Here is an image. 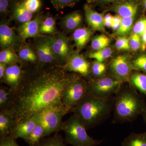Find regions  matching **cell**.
<instances>
[{
    "label": "cell",
    "mask_w": 146,
    "mask_h": 146,
    "mask_svg": "<svg viewBox=\"0 0 146 146\" xmlns=\"http://www.w3.org/2000/svg\"><path fill=\"white\" fill-rule=\"evenodd\" d=\"M60 130L65 133L66 144L73 146H97L103 140L94 139L89 136L86 129L81 120L75 114L63 122Z\"/></svg>",
    "instance_id": "cell-4"
},
{
    "label": "cell",
    "mask_w": 146,
    "mask_h": 146,
    "mask_svg": "<svg viewBox=\"0 0 146 146\" xmlns=\"http://www.w3.org/2000/svg\"><path fill=\"white\" fill-rule=\"evenodd\" d=\"M16 36L13 30L5 24L0 26V43L2 47L7 48L14 44Z\"/></svg>",
    "instance_id": "cell-18"
},
{
    "label": "cell",
    "mask_w": 146,
    "mask_h": 146,
    "mask_svg": "<svg viewBox=\"0 0 146 146\" xmlns=\"http://www.w3.org/2000/svg\"><path fill=\"white\" fill-rule=\"evenodd\" d=\"M110 43V39L107 36L102 35L95 36L91 41V48L97 51L106 48Z\"/></svg>",
    "instance_id": "cell-29"
},
{
    "label": "cell",
    "mask_w": 146,
    "mask_h": 146,
    "mask_svg": "<svg viewBox=\"0 0 146 146\" xmlns=\"http://www.w3.org/2000/svg\"><path fill=\"white\" fill-rule=\"evenodd\" d=\"M122 146H146V131L131 133L123 141Z\"/></svg>",
    "instance_id": "cell-24"
},
{
    "label": "cell",
    "mask_w": 146,
    "mask_h": 146,
    "mask_svg": "<svg viewBox=\"0 0 146 146\" xmlns=\"http://www.w3.org/2000/svg\"><path fill=\"white\" fill-rule=\"evenodd\" d=\"M13 89L1 86L0 88V111L6 109L10 102Z\"/></svg>",
    "instance_id": "cell-28"
},
{
    "label": "cell",
    "mask_w": 146,
    "mask_h": 146,
    "mask_svg": "<svg viewBox=\"0 0 146 146\" xmlns=\"http://www.w3.org/2000/svg\"><path fill=\"white\" fill-rule=\"evenodd\" d=\"M115 96L98 98L87 94L72 109L87 130L99 125L107 120L113 110Z\"/></svg>",
    "instance_id": "cell-2"
},
{
    "label": "cell",
    "mask_w": 146,
    "mask_h": 146,
    "mask_svg": "<svg viewBox=\"0 0 146 146\" xmlns=\"http://www.w3.org/2000/svg\"><path fill=\"white\" fill-rule=\"evenodd\" d=\"M142 115H143V117L144 121H145L146 125V106L145 109L144 110L143 112L142 113Z\"/></svg>",
    "instance_id": "cell-48"
},
{
    "label": "cell",
    "mask_w": 146,
    "mask_h": 146,
    "mask_svg": "<svg viewBox=\"0 0 146 146\" xmlns=\"http://www.w3.org/2000/svg\"><path fill=\"white\" fill-rule=\"evenodd\" d=\"M141 36L143 42L142 48L143 50H145L146 48V33H143Z\"/></svg>",
    "instance_id": "cell-43"
},
{
    "label": "cell",
    "mask_w": 146,
    "mask_h": 146,
    "mask_svg": "<svg viewBox=\"0 0 146 146\" xmlns=\"http://www.w3.org/2000/svg\"><path fill=\"white\" fill-rule=\"evenodd\" d=\"M37 56L41 63H51L56 59L53 51L50 37L41 38L36 44Z\"/></svg>",
    "instance_id": "cell-11"
},
{
    "label": "cell",
    "mask_w": 146,
    "mask_h": 146,
    "mask_svg": "<svg viewBox=\"0 0 146 146\" xmlns=\"http://www.w3.org/2000/svg\"><path fill=\"white\" fill-rule=\"evenodd\" d=\"M144 33H146V29L145 30V32H144Z\"/></svg>",
    "instance_id": "cell-51"
},
{
    "label": "cell",
    "mask_w": 146,
    "mask_h": 146,
    "mask_svg": "<svg viewBox=\"0 0 146 146\" xmlns=\"http://www.w3.org/2000/svg\"><path fill=\"white\" fill-rule=\"evenodd\" d=\"M50 37L53 51L56 59L62 61L67 60L69 57L70 48L66 37L62 34Z\"/></svg>",
    "instance_id": "cell-12"
},
{
    "label": "cell",
    "mask_w": 146,
    "mask_h": 146,
    "mask_svg": "<svg viewBox=\"0 0 146 146\" xmlns=\"http://www.w3.org/2000/svg\"><path fill=\"white\" fill-rule=\"evenodd\" d=\"M35 146H67L65 139L61 134L56 132L52 136L43 138L38 145Z\"/></svg>",
    "instance_id": "cell-25"
},
{
    "label": "cell",
    "mask_w": 146,
    "mask_h": 146,
    "mask_svg": "<svg viewBox=\"0 0 146 146\" xmlns=\"http://www.w3.org/2000/svg\"><path fill=\"white\" fill-rule=\"evenodd\" d=\"M7 64L0 63V79L3 80L6 70Z\"/></svg>",
    "instance_id": "cell-42"
},
{
    "label": "cell",
    "mask_w": 146,
    "mask_h": 146,
    "mask_svg": "<svg viewBox=\"0 0 146 146\" xmlns=\"http://www.w3.org/2000/svg\"><path fill=\"white\" fill-rule=\"evenodd\" d=\"M134 71L131 73L128 82L132 88L146 96V73Z\"/></svg>",
    "instance_id": "cell-16"
},
{
    "label": "cell",
    "mask_w": 146,
    "mask_h": 146,
    "mask_svg": "<svg viewBox=\"0 0 146 146\" xmlns=\"http://www.w3.org/2000/svg\"><path fill=\"white\" fill-rule=\"evenodd\" d=\"M13 16L18 22L24 24L32 20L33 13L26 8L22 2L16 4L14 6Z\"/></svg>",
    "instance_id": "cell-20"
},
{
    "label": "cell",
    "mask_w": 146,
    "mask_h": 146,
    "mask_svg": "<svg viewBox=\"0 0 146 146\" xmlns=\"http://www.w3.org/2000/svg\"><path fill=\"white\" fill-rule=\"evenodd\" d=\"M116 47L119 50H129L131 48L129 39L125 36H119L116 41Z\"/></svg>",
    "instance_id": "cell-38"
},
{
    "label": "cell",
    "mask_w": 146,
    "mask_h": 146,
    "mask_svg": "<svg viewBox=\"0 0 146 146\" xmlns=\"http://www.w3.org/2000/svg\"><path fill=\"white\" fill-rule=\"evenodd\" d=\"M112 50L110 48L106 47L102 49L96 51L95 52L90 53L88 56L89 58L95 59L100 62H104L111 56Z\"/></svg>",
    "instance_id": "cell-30"
},
{
    "label": "cell",
    "mask_w": 146,
    "mask_h": 146,
    "mask_svg": "<svg viewBox=\"0 0 146 146\" xmlns=\"http://www.w3.org/2000/svg\"><path fill=\"white\" fill-rule=\"evenodd\" d=\"M46 136L44 129L42 125L38 123L34 130L24 140L29 146H35Z\"/></svg>",
    "instance_id": "cell-23"
},
{
    "label": "cell",
    "mask_w": 146,
    "mask_h": 146,
    "mask_svg": "<svg viewBox=\"0 0 146 146\" xmlns=\"http://www.w3.org/2000/svg\"><path fill=\"white\" fill-rule=\"evenodd\" d=\"M90 63L82 56L78 54L70 56L63 68L66 70L77 73L84 77H87L91 73Z\"/></svg>",
    "instance_id": "cell-9"
},
{
    "label": "cell",
    "mask_w": 146,
    "mask_h": 146,
    "mask_svg": "<svg viewBox=\"0 0 146 146\" xmlns=\"http://www.w3.org/2000/svg\"><path fill=\"white\" fill-rule=\"evenodd\" d=\"M42 22L41 17L37 16L33 20L23 24L18 29L20 37L25 40L37 36L39 33V27Z\"/></svg>",
    "instance_id": "cell-15"
},
{
    "label": "cell",
    "mask_w": 146,
    "mask_h": 146,
    "mask_svg": "<svg viewBox=\"0 0 146 146\" xmlns=\"http://www.w3.org/2000/svg\"><path fill=\"white\" fill-rule=\"evenodd\" d=\"M21 59L30 62H35L37 59V56L34 51L29 48H25L20 51L18 54Z\"/></svg>",
    "instance_id": "cell-33"
},
{
    "label": "cell",
    "mask_w": 146,
    "mask_h": 146,
    "mask_svg": "<svg viewBox=\"0 0 146 146\" xmlns=\"http://www.w3.org/2000/svg\"><path fill=\"white\" fill-rule=\"evenodd\" d=\"M19 57L12 50L7 49L0 52V63L5 64H15L19 62Z\"/></svg>",
    "instance_id": "cell-27"
},
{
    "label": "cell",
    "mask_w": 146,
    "mask_h": 146,
    "mask_svg": "<svg viewBox=\"0 0 146 146\" xmlns=\"http://www.w3.org/2000/svg\"><path fill=\"white\" fill-rule=\"evenodd\" d=\"M105 26L108 27H112V22L110 21H104Z\"/></svg>",
    "instance_id": "cell-47"
},
{
    "label": "cell",
    "mask_w": 146,
    "mask_h": 146,
    "mask_svg": "<svg viewBox=\"0 0 146 146\" xmlns=\"http://www.w3.org/2000/svg\"><path fill=\"white\" fill-rule=\"evenodd\" d=\"M91 35L90 30L86 28H80L75 30L73 33V39L76 46L78 48L84 46L88 42Z\"/></svg>",
    "instance_id": "cell-21"
},
{
    "label": "cell",
    "mask_w": 146,
    "mask_h": 146,
    "mask_svg": "<svg viewBox=\"0 0 146 146\" xmlns=\"http://www.w3.org/2000/svg\"><path fill=\"white\" fill-rule=\"evenodd\" d=\"M134 17L122 18L119 28L115 33V36H125L129 33L133 25Z\"/></svg>",
    "instance_id": "cell-26"
},
{
    "label": "cell",
    "mask_w": 146,
    "mask_h": 146,
    "mask_svg": "<svg viewBox=\"0 0 146 146\" xmlns=\"http://www.w3.org/2000/svg\"><path fill=\"white\" fill-rule=\"evenodd\" d=\"M55 8L57 9H62L73 6L79 0H50Z\"/></svg>",
    "instance_id": "cell-35"
},
{
    "label": "cell",
    "mask_w": 146,
    "mask_h": 146,
    "mask_svg": "<svg viewBox=\"0 0 146 146\" xmlns=\"http://www.w3.org/2000/svg\"><path fill=\"white\" fill-rule=\"evenodd\" d=\"M0 146H19L16 140L8 136L5 138L0 139Z\"/></svg>",
    "instance_id": "cell-40"
},
{
    "label": "cell",
    "mask_w": 146,
    "mask_h": 146,
    "mask_svg": "<svg viewBox=\"0 0 146 146\" xmlns=\"http://www.w3.org/2000/svg\"><path fill=\"white\" fill-rule=\"evenodd\" d=\"M64 70L52 68L37 71L26 78H22L18 87L13 90L8 106L3 111L10 115L13 125L61 102L71 76Z\"/></svg>",
    "instance_id": "cell-1"
},
{
    "label": "cell",
    "mask_w": 146,
    "mask_h": 146,
    "mask_svg": "<svg viewBox=\"0 0 146 146\" xmlns=\"http://www.w3.org/2000/svg\"><path fill=\"white\" fill-rule=\"evenodd\" d=\"M82 22V17L79 12L76 11L66 16L63 21V26L67 30L72 31L78 29Z\"/></svg>",
    "instance_id": "cell-22"
},
{
    "label": "cell",
    "mask_w": 146,
    "mask_h": 146,
    "mask_svg": "<svg viewBox=\"0 0 146 146\" xmlns=\"http://www.w3.org/2000/svg\"><path fill=\"white\" fill-rule=\"evenodd\" d=\"M113 76L104 75L87 82V94L98 98L115 96L123 84Z\"/></svg>",
    "instance_id": "cell-7"
},
{
    "label": "cell",
    "mask_w": 146,
    "mask_h": 146,
    "mask_svg": "<svg viewBox=\"0 0 146 146\" xmlns=\"http://www.w3.org/2000/svg\"><path fill=\"white\" fill-rule=\"evenodd\" d=\"M122 17L119 15L113 16L112 22L113 23H121V21Z\"/></svg>",
    "instance_id": "cell-44"
},
{
    "label": "cell",
    "mask_w": 146,
    "mask_h": 146,
    "mask_svg": "<svg viewBox=\"0 0 146 146\" xmlns=\"http://www.w3.org/2000/svg\"><path fill=\"white\" fill-rule=\"evenodd\" d=\"M86 22L89 26L95 31H104L105 25L103 13H98L88 5L84 6Z\"/></svg>",
    "instance_id": "cell-14"
},
{
    "label": "cell",
    "mask_w": 146,
    "mask_h": 146,
    "mask_svg": "<svg viewBox=\"0 0 146 146\" xmlns=\"http://www.w3.org/2000/svg\"><path fill=\"white\" fill-rule=\"evenodd\" d=\"M55 31V22L52 17H48L42 21L39 27V33L44 34H52Z\"/></svg>",
    "instance_id": "cell-31"
},
{
    "label": "cell",
    "mask_w": 146,
    "mask_h": 146,
    "mask_svg": "<svg viewBox=\"0 0 146 146\" xmlns=\"http://www.w3.org/2000/svg\"><path fill=\"white\" fill-rule=\"evenodd\" d=\"M113 16L110 13H108L104 16V21H112Z\"/></svg>",
    "instance_id": "cell-45"
},
{
    "label": "cell",
    "mask_w": 146,
    "mask_h": 146,
    "mask_svg": "<svg viewBox=\"0 0 146 146\" xmlns=\"http://www.w3.org/2000/svg\"><path fill=\"white\" fill-rule=\"evenodd\" d=\"M13 123L10 115L0 111V139L10 136Z\"/></svg>",
    "instance_id": "cell-19"
},
{
    "label": "cell",
    "mask_w": 146,
    "mask_h": 146,
    "mask_svg": "<svg viewBox=\"0 0 146 146\" xmlns=\"http://www.w3.org/2000/svg\"><path fill=\"white\" fill-rule=\"evenodd\" d=\"M146 106L144 100L135 89L131 86L124 88L121 86L115 95L114 122L133 121L142 115Z\"/></svg>",
    "instance_id": "cell-3"
},
{
    "label": "cell",
    "mask_w": 146,
    "mask_h": 146,
    "mask_svg": "<svg viewBox=\"0 0 146 146\" xmlns=\"http://www.w3.org/2000/svg\"><path fill=\"white\" fill-rule=\"evenodd\" d=\"M143 3L144 8L146 10V0H143Z\"/></svg>",
    "instance_id": "cell-50"
},
{
    "label": "cell",
    "mask_w": 146,
    "mask_h": 146,
    "mask_svg": "<svg viewBox=\"0 0 146 146\" xmlns=\"http://www.w3.org/2000/svg\"><path fill=\"white\" fill-rule=\"evenodd\" d=\"M22 3L24 6L32 13L36 12L41 7L40 0H24Z\"/></svg>",
    "instance_id": "cell-36"
},
{
    "label": "cell",
    "mask_w": 146,
    "mask_h": 146,
    "mask_svg": "<svg viewBox=\"0 0 146 146\" xmlns=\"http://www.w3.org/2000/svg\"><path fill=\"white\" fill-rule=\"evenodd\" d=\"M129 39L131 49L133 51H136L140 49L141 45V36L140 35L132 33Z\"/></svg>",
    "instance_id": "cell-39"
},
{
    "label": "cell",
    "mask_w": 146,
    "mask_h": 146,
    "mask_svg": "<svg viewBox=\"0 0 146 146\" xmlns=\"http://www.w3.org/2000/svg\"><path fill=\"white\" fill-rule=\"evenodd\" d=\"M107 68V65L104 62L96 60L91 64V73L96 78L100 77L105 75Z\"/></svg>",
    "instance_id": "cell-32"
},
{
    "label": "cell",
    "mask_w": 146,
    "mask_h": 146,
    "mask_svg": "<svg viewBox=\"0 0 146 146\" xmlns=\"http://www.w3.org/2000/svg\"><path fill=\"white\" fill-rule=\"evenodd\" d=\"M38 124L37 116L27 119L13 125L10 136L17 140L25 139L31 133Z\"/></svg>",
    "instance_id": "cell-10"
},
{
    "label": "cell",
    "mask_w": 146,
    "mask_h": 146,
    "mask_svg": "<svg viewBox=\"0 0 146 146\" xmlns=\"http://www.w3.org/2000/svg\"><path fill=\"white\" fill-rule=\"evenodd\" d=\"M138 9V5L136 3L127 2L116 5L114 9L122 18H129L134 17Z\"/></svg>",
    "instance_id": "cell-17"
},
{
    "label": "cell",
    "mask_w": 146,
    "mask_h": 146,
    "mask_svg": "<svg viewBox=\"0 0 146 146\" xmlns=\"http://www.w3.org/2000/svg\"><path fill=\"white\" fill-rule=\"evenodd\" d=\"M146 29V18H142L137 21L133 27V33L141 36Z\"/></svg>",
    "instance_id": "cell-37"
},
{
    "label": "cell",
    "mask_w": 146,
    "mask_h": 146,
    "mask_svg": "<svg viewBox=\"0 0 146 146\" xmlns=\"http://www.w3.org/2000/svg\"><path fill=\"white\" fill-rule=\"evenodd\" d=\"M23 75L22 68L15 63L7 67L3 80L11 89L14 90L18 87Z\"/></svg>",
    "instance_id": "cell-13"
},
{
    "label": "cell",
    "mask_w": 146,
    "mask_h": 146,
    "mask_svg": "<svg viewBox=\"0 0 146 146\" xmlns=\"http://www.w3.org/2000/svg\"><path fill=\"white\" fill-rule=\"evenodd\" d=\"M120 24L121 23H112V28L113 29V30L116 31L119 28L120 26Z\"/></svg>",
    "instance_id": "cell-46"
},
{
    "label": "cell",
    "mask_w": 146,
    "mask_h": 146,
    "mask_svg": "<svg viewBox=\"0 0 146 146\" xmlns=\"http://www.w3.org/2000/svg\"><path fill=\"white\" fill-rule=\"evenodd\" d=\"M10 5V0H0V12L5 14L8 11Z\"/></svg>",
    "instance_id": "cell-41"
},
{
    "label": "cell",
    "mask_w": 146,
    "mask_h": 146,
    "mask_svg": "<svg viewBox=\"0 0 146 146\" xmlns=\"http://www.w3.org/2000/svg\"><path fill=\"white\" fill-rule=\"evenodd\" d=\"M87 94V82L79 76L72 75L63 91L61 102L70 112Z\"/></svg>",
    "instance_id": "cell-6"
},
{
    "label": "cell",
    "mask_w": 146,
    "mask_h": 146,
    "mask_svg": "<svg viewBox=\"0 0 146 146\" xmlns=\"http://www.w3.org/2000/svg\"><path fill=\"white\" fill-rule=\"evenodd\" d=\"M68 113L61 102L47 108L36 115L38 123L44 129L46 136L60 130L62 118Z\"/></svg>",
    "instance_id": "cell-5"
},
{
    "label": "cell",
    "mask_w": 146,
    "mask_h": 146,
    "mask_svg": "<svg viewBox=\"0 0 146 146\" xmlns=\"http://www.w3.org/2000/svg\"><path fill=\"white\" fill-rule=\"evenodd\" d=\"M133 70L146 73V55H142L132 60Z\"/></svg>",
    "instance_id": "cell-34"
},
{
    "label": "cell",
    "mask_w": 146,
    "mask_h": 146,
    "mask_svg": "<svg viewBox=\"0 0 146 146\" xmlns=\"http://www.w3.org/2000/svg\"><path fill=\"white\" fill-rule=\"evenodd\" d=\"M99 1L102 3H109L115 1H117V0H99Z\"/></svg>",
    "instance_id": "cell-49"
},
{
    "label": "cell",
    "mask_w": 146,
    "mask_h": 146,
    "mask_svg": "<svg viewBox=\"0 0 146 146\" xmlns=\"http://www.w3.org/2000/svg\"><path fill=\"white\" fill-rule=\"evenodd\" d=\"M110 75L123 83L127 82L133 70L132 60L126 55H120L115 57L109 66Z\"/></svg>",
    "instance_id": "cell-8"
}]
</instances>
